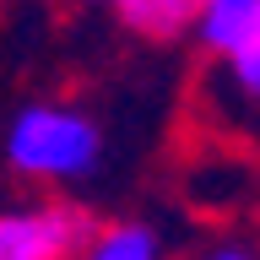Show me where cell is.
<instances>
[{
  "label": "cell",
  "mask_w": 260,
  "mask_h": 260,
  "mask_svg": "<svg viewBox=\"0 0 260 260\" xmlns=\"http://www.w3.org/2000/svg\"><path fill=\"white\" fill-rule=\"evenodd\" d=\"M195 38L228 71L244 103H260V0H201Z\"/></svg>",
  "instance_id": "3957f363"
},
{
  "label": "cell",
  "mask_w": 260,
  "mask_h": 260,
  "mask_svg": "<svg viewBox=\"0 0 260 260\" xmlns=\"http://www.w3.org/2000/svg\"><path fill=\"white\" fill-rule=\"evenodd\" d=\"M6 162L32 184H71L103 162V130L76 103H27L6 125Z\"/></svg>",
  "instance_id": "6da1fadb"
},
{
  "label": "cell",
  "mask_w": 260,
  "mask_h": 260,
  "mask_svg": "<svg viewBox=\"0 0 260 260\" xmlns=\"http://www.w3.org/2000/svg\"><path fill=\"white\" fill-rule=\"evenodd\" d=\"M98 217L76 201H16L0 206V260H76Z\"/></svg>",
  "instance_id": "7a4b0ae2"
},
{
  "label": "cell",
  "mask_w": 260,
  "mask_h": 260,
  "mask_svg": "<svg viewBox=\"0 0 260 260\" xmlns=\"http://www.w3.org/2000/svg\"><path fill=\"white\" fill-rule=\"evenodd\" d=\"M76 260H168V249H162V233L152 222L125 217V222L92 228V239L81 244Z\"/></svg>",
  "instance_id": "5b68a950"
},
{
  "label": "cell",
  "mask_w": 260,
  "mask_h": 260,
  "mask_svg": "<svg viewBox=\"0 0 260 260\" xmlns=\"http://www.w3.org/2000/svg\"><path fill=\"white\" fill-rule=\"evenodd\" d=\"M87 6H103L114 11V22L136 38H152V44H168L179 32L195 27V11L201 0H87Z\"/></svg>",
  "instance_id": "277c9868"
},
{
  "label": "cell",
  "mask_w": 260,
  "mask_h": 260,
  "mask_svg": "<svg viewBox=\"0 0 260 260\" xmlns=\"http://www.w3.org/2000/svg\"><path fill=\"white\" fill-rule=\"evenodd\" d=\"M201 260H260V249H249V244H211Z\"/></svg>",
  "instance_id": "8992f818"
}]
</instances>
